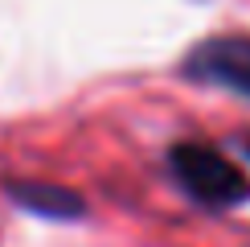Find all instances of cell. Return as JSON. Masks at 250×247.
Instances as JSON below:
<instances>
[{
    "instance_id": "3957f363",
    "label": "cell",
    "mask_w": 250,
    "mask_h": 247,
    "mask_svg": "<svg viewBox=\"0 0 250 247\" xmlns=\"http://www.w3.org/2000/svg\"><path fill=\"white\" fill-rule=\"evenodd\" d=\"M242 152H246V161H250V136H246V140H242Z\"/></svg>"
},
{
    "instance_id": "6da1fadb",
    "label": "cell",
    "mask_w": 250,
    "mask_h": 247,
    "mask_svg": "<svg viewBox=\"0 0 250 247\" xmlns=\"http://www.w3.org/2000/svg\"><path fill=\"white\" fill-rule=\"evenodd\" d=\"M168 169L176 185L197 202L209 206V210H230V206L250 198V181L242 173V165H234L222 148L205 140H181L168 152Z\"/></svg>"
},
{
    "instance_id": "7a4b0ae2",
    "label": "cell",
    "mask_w": 250,
    "mask_h": 247,
    "mask_svg": "<svg viewBox=\"0 0 250 247\" xmlns=\"http://www.w3.org/2000/svg\"><path fill=\"white\" fill-rule=\"evenodd\" d=\"M185 74L205 82V87L230 91V95L250 103V37L246 33H222L205 37L201 46L189 49Z\"/></svg>"
}]
</instances>
